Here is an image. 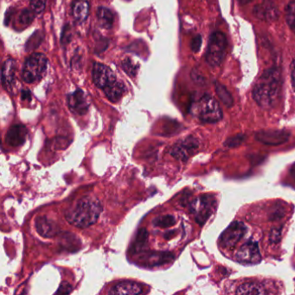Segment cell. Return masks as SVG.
I'll use <instances>...</instances> for the list:
<instances>
[{
  "instance_id": "52a82bcc",
  "label": "cell",
  "mask_w": 295,
  "mask_h": 295,
  "mask_svg": "<svg viewBox=\"0 0 295 295\" xmlns=\"http://www.w3.org/2000/svg\"><path fill=\"white\" fill-rule=\"evenodd\" d=\"M199 148V141L193 136L183 139L177 142L170 151V154L175 158L181 161H186L197 153Z\"/></svg>"
},
{
  "instance_id": "836d02e7",
  "label": "cell",
  "mask_w": 295,
  "mask_h": 295,
  "mask_svg": "<svg viewBox=\"0 0 295 295\" xmlns=\"http://www.w3.org/2000/svg\"><path fill=\"white\" fill-rule=\"evenodd\" d=\"M290 173H291L292 178H294V180H295V164L294 166H292Z\"/></svg>"
},
{
  "instance_id": "8fae6325",
  "label": "cell",
  "mask_w": 295,
  "mask_h": 295,
  "mask_svg": "<svg viewBox=\"0 0 295 295\" xmlns=\"http://www.w3.org/2000/svg\"><path fill=\"white\" fill-rule=\"evenodd\" d=\"M256 140L268 146H279L288 141L290 134L285 130H263L256 135Z\"/></svg>"
},
{
  "instance_id": "e0dca14e",
  "label": "cell",
  "mask_w": 295,
  "mask_h": 295,
  "mask_svg": "<svg viewBox=\"0 0 295 295\" xmlns=\"http://www.w3.org/2000/svg\"><path fill=\"white\" fill-rule=\"evenodd\" d=\"M89 4L88 0H75L72 4V14L74 18L82 23L89 16Z\"/></svg>"
},
{
  "instance_id": "83f0119b",
  "label": "cell",
  "mask_w": 295,
  "mask_h": 295,
  "mask_svg": "<svg viewBox=\"0 0 295 295\" xmlns=\"http://www.w3.org/2000/svg\"><path fill=\"white\" fill-rule=\"evenodd\" d=\"M46 5V0H31V7L34 13L44 12Z\"/></svg>"
},
{
  "instance_id": "6da1fadb",
  "label": "cell",
  "mask_w": 295,
  "mask_h": 295,
  "mask_svg": "<svg viewBox=\"0 0 295 295\" xmlns=\"http://www.w3.org/2000/svg\"><path fill=\"white\" fill-rule=\"evenodd\" d=\"M281 72L278 68L267 69L259 77L253 89V98L263 109L273 107L281 91Z\"/></svg>"
},
{
  "instance_id": "277c9868",
  "label": "cell",
  "mask_w": 295,
  "mask_h": 295,
  "mask_svg": "<svg viewBox=\"0 0 295 295\" xmlns=\"http://www.w3.org/2000/svg\"><path fill=\"white\" fill-rule=\"evenodd\" d=\"M228 41L227 37L221 31H216L210 37L207 47L206 62L208 64L216 68L221 65L226 56Z\"/></svg>"
},
{
  "instance_id": "1f68e13d",
  "label": "cell",
  "mask_w": 295,
  "mask_h": 295,
  "mask_svg": "<svg viewBox=\"0 0 295 295\" xmlns=\"http://www.w3.org/2000/svg\"><path fill=\"white\" fill-rule=\"evenodd\" d=\"M73 290V288L71 287V285L68 282H62L61 285H60V287L59 288L57 289V291L56 292V294L58 295V294H62V295H68V294H70L71 292Z\"/></svg>"
},
{
  "instance_id": "7c38bea8",
  "label": "cell",
  "mask_w": 295,
  "mask_h": 295,
  "mask_svg": "<svg viewBox=\"0 0 295 295\" xmlns=\"http://www.w3.org/2000/svg\"><path fill=\"white\" fill-rule=\"evenodd\" d=\"M35 229L38 234L45 238H53L60 231L57 222L46 216H41L36 218Z\"/></svg>"
},
{
  "instance_id": "d4e9b609",
  "label": "cell",
  "mask_w": 295,
  "mask_h": 295,
  "mask_svg": "<svg viewBox=\"0 0 295 295\" xmlns=\"http://www.w3.org/2000/svg\"><path fill=\"white\" fill-rule=\"evenodd\" d=\"M286 18L287 25L295 33V0H292L286 9Z\"/></svg>"
},
{
  "instance_id": "4316f807",
  "label": "cell",
  "mask_w": 295,
  "mask_h": 295,
  "mask_svg": "<svg viewBox=\"0 0 295 295\" xmlns=\"http://www.w3.org/2000/svg\"><path fill=\"white\" fill-rule=\"evenodd\" d=\"M33 11L27 10L25 9L24 11H22L20 15L18 16V21L19 23L24 25H28L32 22L34 19V14L32 13Z\"/></svg>"
},
{
  "instance_id": "cb8c5ba5",
  "label": "cell",
  "mask_w": 295,
  "mask_h": 295,
  "mask_svg": "<svg viewBox=\"0 0 295 295\" xmlns=\"http://www.w3.org/2000/svg\"><path fill=\"white\" fill-rule=\"evenodd\" d=\"M176 222H177V220L172 215H164V216H160L157 218L154 219L153 223L155 227L166 229V228L174 226L176 224Z\"/></svg>"
},
{
  "instance_id": "603a6c76",
  "label": "cell",
  "mask_w": 295,
  "mask_h": 295,
  "mask_svg": "<svg viewBox=\"0 0 295 295\" xmlns=\"http://www.w3.org/2000/svg\"><path fill=\"white\" fill-rule=\"evenodd\" d=\"M215 87H216L217 94L218 95L219 99L221 100L224 105L228 108H231L232 106L234 105V99L224 86H222L221 83L217 82L215 84Z\"/></svg>"
},
{
  "instance_id": "7402d4cb",
  "label": "cell",
  "mask_w": 295,
  "mask_h": 295,
  "mask_svg": "<svg viewBox=\"0 0 295 295\" xmlns=\"http://www.w3.org/2000/svg\"><path fill=\"white\" fill-rule=\"evenodd\" d=\"M172 259L173 255L171 253H155L147 255L146 258L145 257V261L149 266H156L170 262Z\"/></svg>"
},
{
  "instance_id": "8992f818",
  "label": "cell",
  "mask_w": 295,
  "mask_h": 295,
  "mask_svg": "<svg viewBox=\"0 0 295 295\" xmlns=\"http://www.w3.org/2000/svg\"><path fill=\"white\" fill-rule=\"evenodd\" d=\"M216 200L210 195H202L190 203V212L195 216L196 222L203 225L214 211Z\"/></svg>"
},
{
  "instance_id": "484cf974",
  "label": "cell",
  "mask_w": 295,
  "mask_h": 295,
  "mask_svg": "<svg viewBox=\"0 0 295 295\" xmlns=\"http://www.w3.org/2000/svg\"><path fill=\"white\" fill-rule=\"evenodd\" d=\"M147 239H148V233H147L146 229L140 230L138 232L137 235H136L134 245H133V248L134 250H140L142 248L146 245Z\"/></svg>"
},
{
  "instance_id": "2e32d148",
  "label": "cell",
  "mask_w": 295,
  "mask_h": 295,
  "mask_svg": "<svg viewBox=\"0 0 295 295\" xmlns=\"http://www.w3.org/2000/svg\"><path fill=\"white\" fill-rule=\"evenodd\" d=\"M16 63L13 59L4 62L2 67V84L6 89H11L15 82Z\"/></svg>"
},
{
  "instance_id": "d6a6232c",
  "label": "cell",
  "mask_w": 295,
  "mask_h": 295,
  "mask_svg": "<svg viewBox=\"0 0 295 295\" xmlns=\"http://www.w3.org/2000/svg\"><path fill=\"white\" fill-rule=\"evenodd\" d=\"M291 81L293 89L295 91V59L291 64Z\"/></svg>"
},
{
  "instance_id": "f546056e",
  "label": "cell",
  "mask_w": 295,
  "mask_h": 295,
  "mask_svg": "<svg viewBox=\"0 0 295 295\" xmlns=\"http://www.w3.org/2000/svg\"><path fill=\"white\" fill-rule=\"evenodd\" d=\"M270 242L272 243H278L281 238V229L276 228L273 229L270 233Z\"/></svg>"
},
{
  "instance_id": "7a4b0ae2",
  "label": "cell",
  "mask_w": 295,
  "mask_h": 295,
  "mask_svg": "<svg viewBox=\"0 0 295 295\" xmlns=\"http://www.w3.org/2000/svg\"><path fill=\"white\" fill-rule=\"evenodd\" d=\"M102 210L103 207L98 198L86 197L67 210L65 217L71 225L85 229L97 222Z\"/></svg>"
},
{
  "instance_id": "5bb4252c",
  "label": "cell",
  "mask_w": 295,
  "mask_h": 295,
  "mask_svg": "<svg viewBox=\"0 0 295 295\" xmlns=\"http://www.w3.org/2000/svg\"><path fill=\"white\" fill-rule=\"evenodd\" d=\"M28 135V130L24 125H14L8 130L5 135V141L13 147L24 145Z\"/></svg>"
},
{
  "instance_id": "30bf717a",
  "label": "cell",
  "mask_w": 295,
  "mask_h": 295,
  "mask_svg": "<svg viewBox=\"0 0 295 295\" xmlns=\"http://www.w3.org/2000/svg\"><path fill=\"white\" fill-rule=\"evenodd\" d=\"M237 262L248 265L258 264L261 260V253L259 250L258 244L255 242H249L241 247L237 254L235 255Z\"/></svg>"
},
{
  "instance_id": "9c48e42d",
  "label": "cell",
  "mask_w": 295,
  "mask_h": 295,
  "mask_svg": "<svg viewBox=\"0 0 295 295\" xmlns=\"http://www.w3.org/2000/svg\"><path fill=\"white\" fill-rule=\"evenodd\" d=\"M92 76L94 84L97 88L103 90L117 81L113 70L100 62L93 64Z\"/></svg>"
},
{
  "instance_id": "d6986e66",
  "label": "cell",
  "mask_w": 295,
  "mask_h": 295,
  "mask_svg": "<svg viewBox=\"0 0 295 295\" xmlns=\"http://www.w3.org/2000/svg\"><path fill=\"white\" fill-rule=\"evenodd\" d=\"M237 295H266L267 292L263 286L255 282L243 283L236 290Z\"/></svg>"
},
{
  "instance_id": "f1b7e54d",
  "label": "cell",
  "mask_w": 295,
  "mask_h": 295,
  "mask_svg": "<svg viewBox=\"0 0 295 295\" xmlns=\"http://www.w3.org/2000/svg\"><path fill=\"white\" fill-rule=\"evenodd\" d=\"M245 136L244 135H236L234 137H231L225 142V145L229 147H235L238 146L244 141Z\"/></svg>"
},
{
  "instance_id": "ac0fdd59",
  "label": "cell",
  "mask_w": 295,
  "mask_h": 295,
  "mask_svg": "<svg viewBox=\"0 0 295 295\" xmlns=\"http://www.w3.org/2000/svg\"><path fill=\"white\" fill-rule=\"evenodd\" d=\"M125 91V86L123 85L122 82L118 81L104 89L106 96L112 102H117L118 101H120Z\"/></svg>"
},
{
  "instance_id": "4dcf8cb0",
  "label": "cell",
  "mask_w": 295,
  "mask_h": 295,
  "mask_svg": "<svg viewBox=\"0 0 295 295\" xmlns=\"http://www.w3.org/2000/svg\"><path fill=\"white\" fill-rule=\"evenodd\" d=\"M202 37L200 35H198L192 39L191 41V44H190V47L193 52H198L199 51V49L202 46Z\"/></svg>"
},
{
  "instance_id": "4fadbf2b",
  "label": "cell",
  "mask_w": 295,
  "mask_h": 295,
  "mask_svg": "<svg viewBox=\"0 0 295 295\" xmlns=\"http://www.w3.org/2000/svg\"><path fill=\"white\" fill-rule=\"evenodd\" d=\"M68 105L73 113L84 115L89 110V101L86 94L81 89H77L68 96Z\"/></svg>"
},
{
  "instance_id": "5b68a950",
  "label": "cell",
  "mask_w": 295,
  "mask_h": 295,
  "mask_svg": "<svg viewBox=\"0 0 295 295\" xmlns=\"http://www.w3.org/2000/svg\"><path fill=\"white\" fill-rule=\"evenodd\" d=\"M48 66V60L44 54L34 53L25 61L22 72L23 80L27 83L39 81Z\"/></svg>"
},
{
  "instance_id": "ba28073f",
  "label": "cell",
  "mask_w": 295,
  "mask_h": 295,
  "mask_svg": "<svg viewBox=\"0 0 295 295\" xmlns=\"http://www.w3.org/2000/svg\"><path fill=\"white\" fill-rule=\"evenodd\" d=\"M247 231V227L242 222H234L222 232L220 236V245L227 248L232 249L235 245L243 238Z\"/></svg>"
},
{
  "instance_id": "9a60e30c",
  "label": "cell",
  "mask_w": 295,
  "mask_h": 295,
  "mask_svg": "<svg viewBox=\"0 0 295 295\" xmlns=\"http://www.w3.org/2000/svg\"><path fill=\"white\" fill-rule=\"evenodd\" d=\"M143 287L140 284L134 281H122L112 287L109 292L110 295H140L143 294Z\"/></svg>"
},
{
  "instance_id": "3957f363",
  "label": "cell",
  "mask_w": 295,
  "mask_h": 295,
  "mask_svg": "<svg viewBox=\"0 0 295 295\" xmlns=\"http://www.w3.org/2000/svg\"><path fill=\"white\" fill-rule=\"evenodd\" d=\"M193 113L202 122L215 123L222 118L218 102L209 94H204L193 106Z\"/></svg>"
},
{
  "instance_id": "44dd1931",
  "label": "cell",
  "mask_w": 295,
  "mask_h": 295,
  "mask_svg": "<svg viewBox=\"0 0 295 295\" xmlns=\"http://www.w3.org/2000/svg\"><path fill=\"white\" fill-rule=\"evenodd\" d=\"M97 18L101 27L107 30L112 28L113 16L110 10L105 7H100L97 11Z\"/></svg>"
},
{
  "instance_id": "ffe728a7",
  "label": "cell",
  "mask_w": 295,
  "mask_h": 295,
  "mask_svg": "<svg viewBox=\"0 0 295 295\" xmlns=\"http://www.w3.org/2000/svg\"><path fill=\"white\" fill-rule=\"evenodd\" d=\"M255 13L256 16L264 20H273L277 16V10L273 5H260L255 7Z\"/></svg>"
}]
</instances>
